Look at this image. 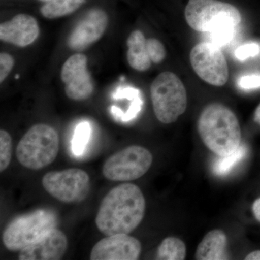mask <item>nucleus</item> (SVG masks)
Instances as JSON below:
<instances>
[{"mask_svg":"<svg viewBox=\"0 0 260 260\" xmlns=\"http://www.w3.org/2000/svg\"><path fill=\"white\" fill-rule=\"evenodd\" d=\"M145 199L139 186L124 183L111 189L101 203L95 225L106 236L129 234L144 218Z\"/></svg>","mask_w":260,"mask_h":260,"instance_id":"1","label":"nucleus"},{"mask_svg":"<svg viewBox=\"0 0 260 260\" xmlns=\"http://www.w3.org/2000/svg\"><path fill=\"white\" fill-rule=\"evenodd\" d=\"M198 129L207 148L218 156L234 153L241 145L239 120L223 104L213 103L205 107L198 119Z\"/></svg>","mask_w":260,"mask_h":260,"instance_id":"2","label":"nucleus"},{"mask_svg":"<svg viewBox=\"0 0 260 260\" xmlns=\"http://www.w3.org/2000/svg\"><path fill=\"white\" fill-rule=\"evenodd\" d=\"M59 150V138L52 126L45 124L32 126L17 146L18 162L31 170H40L55 160Z\"/></svg>","mask_w":260,"mask_h":260,"instance_id":"3","label":"nucleus"},{"mask_svg":"<svg viewBox=\"0 0 260 260\" xmlns=\"http://www.w3.org/2000/svg\"><path fill=\"white\" fill-rule=\"evenodd\" d=\"M150 97L155 115L164 124L175 122L187 107L185 86L172 72H164L153 80Z\"/></svg>","mask_w":260,"mask_h":260,"instance_id":"4","label":"nucleus"},{"mask_svg":"<svg viewBox=\"0 0 260 260\" xmlns=\"http://www.w3.org/2000/svg\"><path fill=\"white\" fill-rule=\"evenodd\" d=\"M57 217L49 209H39L20 215L12 220L3 236L5 247L11 251H20L31 245L55 229Z\"/></svg>","mask_w":260,"mask_h":260,"instance_id":"5","label":"nucleus"},{"mask_svg":"<svg viewBox=\"0 0 260 260\" xmlns=\"http://www.w3.org/2000/svg\"><path fill=\"white\" fill-rule=\"evenodd\" d=\"M184 15L188 25L199 32H210L225 24L239 25L242 22L235 6L218 0H189Z\"/></svg>","mask_w":260,"mask_h":260,"instance_id":"6","label":"nucleus"},{"mask_svg":"<svg viewBox=\"0 0 260 260\" xmlns=\"http://www.w3.org/2000/svg\"><path fill=\"white\" fill-rule=\"evenodd\" d=\"M153 160V155L148 149L132 145L106 160L103 166V175L112 181L136 180L148 172Z\"/></svg>","mask_w":260,"mask_h":260,"instance_id":"7","label":"nucleus"},{"mask_svg":"<svg viewBox=\"0 0 260 260\" xmlns=\"http://www.w3.org/2000/svg\"><path fill=\"white\" fill-rule=\"evenodd\" d=\"M42 186L51 196L65 203H79L88 197L90 181L88 173L80 169L48 172Z\"/></svg>","mask_w":260,"mask_h":260,"instance_id":"8","label":"nucleus"},{"mask_svg":"<svg viewBox=\"0 0 260 260\" xmlns=\"http://www.w3.org/2000/svg\"><path fill=\"white\" fill-rule=\"evenodd\" d=\"M191 67L196 74L206 83L223 86L229 80L226 59L218 46L203 42L191 49L189 55Z\"/></svg>","mask_w":260,"mask_h":260,"instance_id":"9","label":"nucleus"},{"mask_svg":"<svg viewBox=\"0 0 260 260\" xmlns=\"http://www.w3.org/2000/svg\"><path fill=\"white\" fill-rule=\"evenodd\" d=\"M61 79L67 96L72 100L80 102L91 96L93 83L88 70V59L84 54H75L67 59L61 68Z\"/></svg>","mask_w":260,"mask_h":260,"instance_id":"10","label":"nucleus"},{"mask_svg":"<svg viewBox=\"0 0 260 260\" xmlns=\"http://www.w3.org/2000/svg\"><path fill=\"white\" fill-rule=\"evenodd\" d=\"M109 23L107 13L101 8L88 10L75 25L68 39L72 50L81 51L99 41Z\"/></svg>","mask_w":260,"mask_h":260,"instance_id":"11","label":"nucleus"},{"mask_svg":"<svg viewBox=\"0 0 260 260\" xmlns=\"http://www.w3.org/2000/svg\"><path fill=\"white\" fill-rule=\"evenodd\" d=\"M142 251L141 243L128 234L107 236L94 245L91 260H136Z\"/></svg>","mask_w":260,"mask_h":260,"instance_id":"12","label":"nucleus"},{"mask_svg":"<svg viewBox=\"0 0 260 260\" xmlns=\"http://www.w3.org/2000/svg\"><path fill=\"white\" fill-rule=\"evenodd\" d=\"M68 241L66 235L57 229L48 232L45 236L20 251V260H59L62 259Z\"/></svg>","mask_w":260,"mask_h":260,"instance_id":"13","label":"nucleus"},{"mask_svg":"<svg viewBox=\"0 0 260 260\" xmlns=\"http://www.w3.org/2000/svg\"><path fill=\"white\" fill-rule=\"evenodd\" d=\"M39 35L37 20L31 15L18 14L0 25V39L19 47L30 45Z\"/></svg>","mask_w":260,"mask_h":260,"instance_id":"14","label":"nucleus"},{"mask_svg":"<svg viewBox=\"0 0 260 260\" xmlns=\"http://www.w3.org/2000/svg\"><path fill=\"white\" fill-rule=\"evenodd\" d=\"M227 237L223 231L214 229L203 238L197 248L195 259L219 260L229 259L226 254Z\"/></svg>","mask_w":260,"mask_h":260,"instance_id":"15","label":"nucleus"},{"mask_svg":"<svg viewBox=\"0 0 260 260\" xmlns=\"http://www.w3.org/2000/svg\"><path fill=\"white\" fill-rule=\"evenodd\" d=\"M146 42L144 34L140 30L132 32L126 41L127 61L130 67L137 71H146L151 66Z\"/></svg>","mask_w":260,"mask_h":260,"instance_id":"16","label":"nucleus"},{"mask_svg":"<svg viewBox=\"0 0 260 260\" xmlns=\"http://www.w3.org/2000/svg\"><path fill=\"white\" fill-rule=\"evenodd\" d=\"M87 0H51L44 3L40 12L43 16L48 19L61 18L75 13Z\"/></svg>","mask_w":260,"mask_h":260,"instance_id":"17","label":"nucleus"},{"mask_svg":"<svg viewBox=\"0 0 260 260\" xmlns=\"http://www.w3.org/2000/svg\"><path fill=\"white\" fill-rule=\"evenodd\" d=\"M186 255L184 242L177 237L166 238L157 250L156 259L160 260H183Z\"/></svg>","mask_w":260,"mask_h":260,"instance_id":"18","label":"nucleus"},{"mask_svg":"<svg viewBox=\"0 0 260 260\" xmlns=\"http://www.w3.org/2000/svg\"><path fill=\"white\" fill-rule=\"evenodd\" d=\"M247 148L245 145L241 144L234 152L229 155L219 156L213 166V171L217 175L223 176L229 174L238 162L245 157Z\"/></svg>","mask_w":260,"mask_h":260,"instance_id":"19","label":"nucleus"},{"mask_svg":"<svg viewBox=\"0 0 260 260\" xmlns=\"http://www.w3.org/2000/svg\"><path fill=\"white\" fill-rule=\"evenodd\" d=\"M90 126L88 122H82L77 126L72 141V150L76 155L83 154L90 139Z\"/></svg>","mask_w":260,"mask_h":260,"instance_id":"20","label":"nucleus"},{"mask_svg":"<svg viewBox=\"0 0 260 260\" xmlns=\"http://www.w3.org/2000/svg\"><path fill=\"white\" fill-rule=\"evenodd\" d=\"M238 25L233 23H227L210 32L212 43L218 47L226 45L232 42L235 35Z\"/></svg>","mask_w":260,"mask_h":260,"instance_id":"21","label":"nucleus"},{"mask_svg":"<svg viewBox=\"0 0 260 260\" xmlns=\"http://www.w3.org/2000/svg\"><path fill=\"white\" fill-rule=\"evenodd\" d=\"M9 133L0 130V172H3L9 167L12 159L13 143Z\"/></svg>","mask_w":260,"mask_h":260,"instance_id":"22","label":"nucleus"},{"mask_svg":"<svg viewBox=\"0 0 260 260\" xmlns=\"http://www.w3.org/2000/svg\"><path fill=\"white\" fill-rule=\"evenodd\" d=\"M147 49L151 61L159 64L165 59L167 52L164 44L156 39H148L146 42Z\"/></svg>","mask_w":260,"mask_h":260,"instance_id":"23","label":"nucleus"},{"mask_svg":"<svg viewBox=\"0 0 260 260\" xmlns=\"http://www.w3.org/2000/svg\"><path fill=\"white\" fill-rule=\"evenodd\" d=\"M259 51V46L257 44L255 43L246 44L238 48L235 51V56L239 60H245L251 56L257 55Z\"/></svg>","mask_w":260,"mask_h":260,"instance_id":"24","label":"nucleus"},{"mask_svg":"<svg viewBox=\"0 0 260 260\" xmlns=\"http://www.w3.org/2000/svg\"><path fill=\"white\" fill-rule=\"evenodd\" d=\"M14 58L8 53L0 54V82L3 83L14 67Z\"/></svg>","mask_w":260,"mask_h":260,"instance_id":"25","label":"nucleus"},{"mask_svg":"<svg viewBox=\"0 0 260 260\" xmlns=\"http://www.w3.org/2000/svg\"><path fill=\"white\" fill-rule=\"evenodd\" d=\"M238 85L243 90H251L260 88V75H244L238 80Z\"/></svg>","mask_w":260,"mask_h":260,"instance_id":"26","label":"nucleus"},{"mask_svg":"<svg viewBox=\"0 0 260 260\" xmlns=\"http://www.w3.org/2000/svg\"><path fill=\"white\" fill-rule=\"evenodd\" d=\"M252 211L254 217L260 223V198L256 199L253 203Z\"/></svg>","mask_w":260,"mask_h":260,"instance_id":"27","label":"nucleus"},{"mask_svg":"<svg viewBox=\"0 0 260 260\" xmlns=\"http://www.w3.org/2000/svg\"><path fill=\"white\" fill-rule=\"evenodd\" d=\"M246 260H260V250L252 251L245 257Z\"/></svg>","mask_w":260,"mask_h":260,"instance_id":"28","label":"nucleus"},{"mask_svg":"<svg viewBox=\"0 0 260 260\" xmlns=\"http://www.w3.org/2000/svg\"><path fill=\"white\" fill-rule=\"evenodd\" d=\"M254 120L260 126V104L256 107L254 114Z\"/></svg>","mask_w":260,"mask_h":260,"instance_id":"29","label":"nucleus"},{"mask_svg":"<svg viewBox=\"0 0 260 260\" xmlns=\"http://www.w3.org/2000/svg\"><path fill=\"white\" fill-rule=\"evenodd\" d=\"M37 1L41 2V3H48V2H50L51 0H37Z\"/></svg>","mask_w":260,"mask_h":260,"instance_id":"30","label":"nucleus"}]
</instances>
